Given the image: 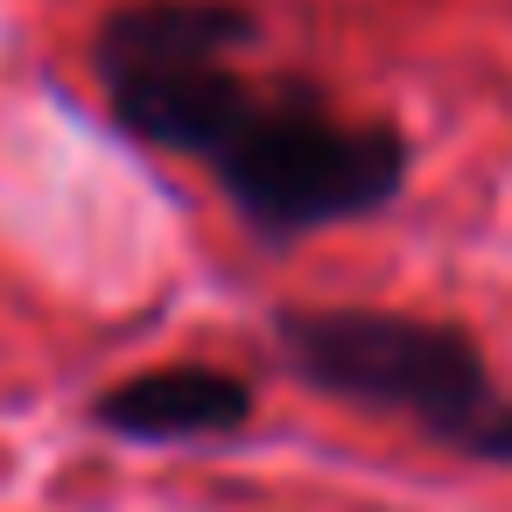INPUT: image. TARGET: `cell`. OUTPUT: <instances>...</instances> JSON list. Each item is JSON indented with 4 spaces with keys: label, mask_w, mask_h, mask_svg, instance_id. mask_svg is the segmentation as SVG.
Here are the masks:
<instances>
[{
    "label": "cell",
    "mask_w": 512,
    "mask_h": 512,
    "mask_svg": "<svg viewBox=\"0 0 512 512\" xmlns=\"http://www.w3.org/2000/svg\"><path fill=\"white\" fill-rule=\"evenodd\" d=\"M239 0H127L99 22L92 71L127 134L218 176L232 211L267 239H309L372 218L407 183V134L337 113L316 85L253 78Z\"/></svg>",
    "instance_id": "obj_1"
},
{
    "label": "cell",
    "mask_w": 512,
    "mask_h": 512,
    "mask_svg": "<svg viewBox=\"0 0 512 512\" xmlns=\"http://www.w3.org/2000/svg\"><path fill=\"white\" fill-rule=\"evenodd\" d=\"M274 344L302 386L400 414L470 463H512V393L470 330L400 309H281Z\"/></svg>",
    "instance_id": "obj_2"
},
{
    "label": "cell",
    "mask_w": 512,
    "mask_h": 512,
    "mask_svg": "<svg viewBox=\"0 0 512 512\" xmlns=\"http://www.w3.org/2000/svg\"><path fill=\"white\" fill-rule=\"evenodd\" d=\"M253 414V386L225 365H155L92 400V421L127 442H204L232 435Z\"/></svg>",
    "instance_id": "obj_3"
}]
</instances>
